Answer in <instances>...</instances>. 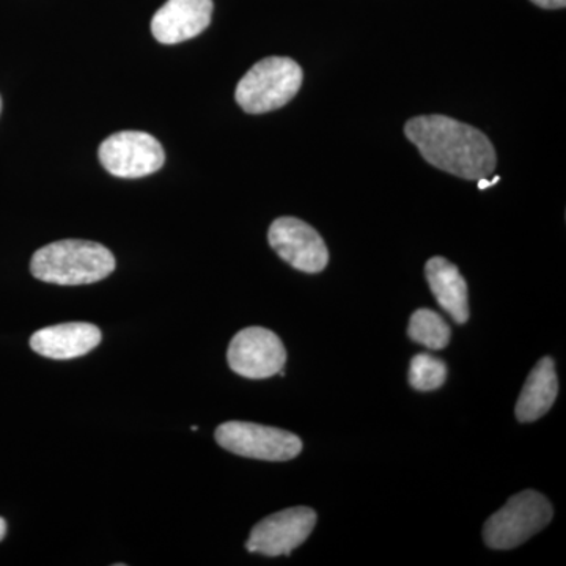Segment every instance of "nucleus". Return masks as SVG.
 Returning a JSON list of instances; mask_svg holds the SVG:
<instances>
[{
    "mask_svg": "<svg viewBox=\"0 0 566 566\" xmlns=\"http://www.w3.org/2000/svg\"><path fill=\"white\" fill-rule=\"evenodd\" d=\"M405 134L436 169L463 180L494 174L497 156L493 144L474 126L446 115H422L406 123Z\"/></svg>",
    "mask_w": 566,
    "mask_h": 566,
    "instance_id": "obj_1",
    "label": "nucleus"
},
{
    "mask_svg": "<svg viewBox=\"0 0 566 566\" xmlns=\"http://www.w3.org/2000/svg\"><path fill=\"white\" fill-rule=\"evenodd\" d=\"M115 256L103 244L63 240L33 253L31 273L41 282L55 285H88L114 273Z\"/></svg>",
    "mask_w": 566,
    "mask_h": 566,
    "instance_id": "obj_2",
    "label": "nucleus"
},
{
    "mask_svg": "<svg viewBox=\"0 0 566 566\" xmlns=\"http://www.w3.org/2000/svg\"><path fill=\"white\" fill-rule=\"evenodd\" d=\"M303 70L293 59H263L244 74L234 98L248 114H266L292 102L303 85Z\"/></svg>",
    "mask_w": 566,
    "mask_h": 566,
    "instance_id": "obj_3",
    "label": "nucleus"
},
{
    "mask_svg": "<svg viewBox=\"0 0 566 566\" xmlns=\"http://www.w3.org/2000/svg\"><path fill=\"white\" fill-rule=\"evenodd\" d=\"M554 510L538 491L512 495L501 510L486 521L483 539L491 549H515L549 526Z\"/></svg>",
    "mask_w": 566,
    "mask_h": 566,
    "instance_id": "obj_4",
    "label": "nucleus"
},
{
    "mask_svg": "<svg viewBox=\"0 0 566 566\" xmlns=\"http://www.w3.org/2000/svg\"><path fill=\"white\" fill-rule=\"evenodd\" d=\"M216 441L234 455L262 461H290L303 450V441L290 431L238 420L218 427Z\"/></svg>",
    "mask_w": 566,
    "mask_h": 566,
    "instance_id": "obj_5",
    "label": "nucleus"
},
{
    "mask_svg": "<svg viewBox=\"0 0 566 566\" xmlns=\"http://www.w3.org/2000/svg\"><path fill=\"white\" fill-rule=\"evenodd\" d=\"M99 161L114 177L142 178L161 169L166 153L151 134L120 132L103 142Z\"/></svg>",
    "mask_w": 566,
    "mask_h": 566,
    "instance_id": "obj_6",
    "label": "nucleus"
},
{
    "mask_svg": "<svg viewBox=\"0 0 566 566\" xmlns=\"http://www.w3.org/2000/svg\"><path fill=\"white\" fill-rule=\"evenodd\" d=\"M316 513L308 506H293L264 517L252 528L245 547L268 557L290 556L314 532Z\"/></svg>",
    "mask_w": 566,
    "mask_h": 566,
    "instance_id": "obj_7",
    "label": "nucleus"
},
{
    "mask_svg": "<svg viewBox=\"0 0 566 566\" xmlns=\"http://www.w3.org/2000/svg\"><path fill=\"white\" fill-rule=\"evenodd\" d=\"M227 360L237 375L249 379H266L283 370L286 352L273 331L248 327L230 342Z\"/></svg>",
    "mask_w": 566,
    "mask_h": 566,
    "instance_id": "obj_8",
    "label": "nucleus"
},
{
    "mask_svg": "<svg viewBox=\"0 0 566 566\" xmlns=\"http://www.w3.org/2000/svg\"><path fill=\"white\" fill-rule=\"evenodd\" d=\"M271 248L294 270L322 273L329 262V252L314 227L296 218L275 219L268 233Z\"/></svg>",
    "mask_w": 566,
    "mask_h": 566,
    "instance_id": "obj_9",
    "label": "nucleus"
},
{
    "mask_svg": "<svg viewBox=\"0 0 566 566\" xmlns=\"http://www.w3.org/2000/svg\"><path fill=\"white\" fill-rule=\"evenodd\" d=\"M212 0H167L151 20L159 43L177 44L200 35L210 25Z\"/></svg>",
    "mask_w": 566,
    "mask_h": 566,
    "instance_id": "obj_10",
    "label": "nucleus"
},
{
    "mask_svg": "<svg viewBox=\"0 0 566 566\" xmlns=\"http://www.w3.org/2000/svg\"><path fill=\"white\" fill-rule=\"evenodd\" d=\"M102 342V331L91 323H63L36 331L31 348L48 359L70 360L93 352Z\"/></svg>",
    "mask_w": 566,
    "mask_h": 566,
    "instance_id": "obj_11",
    "label": "nucleus"
},
{
    "mask_svg": "<svg viewBox=\"0 0 566 566\" xmlns=\"http://www.w3.org/2000/svg\"><path fill=\"white\" fill-rule=\"evenodd\" d=\"M428 285L442 311L458 324H464L469 319V293L468 283L455 264L442 256H433L424 266Z\"/></svg>",
    "mask_w": 566,
    "mask_h": 566,
    "instance_id": "obj_12",
    "label": "nucleus"
},
{
    "mask_svg": "<svg viewBox=\"0 0 566 566\" xmlns=\"http://www.w3.org/2000/svg\"><path fill=\"white\" fill-rule=\"evenodd\" d=\"M558 394L556 365L551 357H543L526 379L516 403V419L528 423L549 412Z\"/></svg>",
    "mask_w": 566,
    "mask_h": 566,
    "instance_id": "obj_13",
    "label": "nucleus"
},
{
    "mask_svg": "<svg viewBox=\"0 0 566 566\" xmlns=\"http://www.w3.org/2000/svg\"><path fill=\"white\" fill-rule=\"evenodd\" d=\"M409 337L428 349H444L450 342L449 324L430 308H419L409 319Z\"/></svg>",
    "mask_w": 566,
    "mask_h": 566,
    "instance_id": "obj_14",
    "label": "nucleus"
},
{
    "mask_svg": "<svg viewBox=\"0 0 566 566\" xmlns=\"http://www.w3.org/2000/svg\"><path fill=\"white\" fill-rule=\"evenodd\" d=\"M447 365L431 354H417L409 367V385L420 392H430L444 385Z\"/></svg>",
    "mask_w": 566,
    "mask_h": 566,
    "instance_id": "obj_15",
    "label": "nucleus"
},
{
    "mask_svg": "<svg viewBox=\"0 0 566 566\" xmlns=\"http://www.w3.org/2000/svg\"><path fill=\"white\" fill-rule=\"evenodd\" d=\"M531 2L547 10L565 9L566 6V0H531Z\"/></svg>",
    "mask_w": 566,
    "mask_h": 566,
    "instance_id": "obj_16",
    "label": "nucleus"
},
{
    "mask_svg": "<svg viewBox=\"0 0 566 566\" xmlns=\"http://www.w3.org/2000/svg\"><path fill=\"white\" fill-rule=\"evenodd\" d=\"M499 180H501V178H494V180H491V181H488L486 178H480V180H476L479 181V188L480 189H486V188H490V186H493L495 185V182H499Z\"/></svg>",
    "mask_w": 566,
    "mask_h": 566,
    "instance_id": "obj_17",
    "label": "nucleus"
},
{
    "mask_svg": "<svg viewBox=\"0 0 566 566\" xmlns=\"http://www.w3.org/2000/svg\"><path fill=\"white\" fill-rule=\"evenodd\" d=\"M7 535V523L3 517H0V542H2L3 538H6Z\"/></svg>",
    "mask_w": 566,
    "mask_h": 566,
    "instance_id": "obj_18",
    "label": "nucleus"
},
{
    "mask_svg": "<svg viewBox=\"0 0 566 566\" xmlns=\"http://www.w3.org/2000/svg\"><path fill=\"white\" fill-rule=\"evenodd\" d=\"M0 112H2V98H0Z\"/></svg>",
    "mask_w": 566,
    "mask_h": 566,
    "instance_id": "obj_19",
    "label": "nucleus"
}]
</instances>
